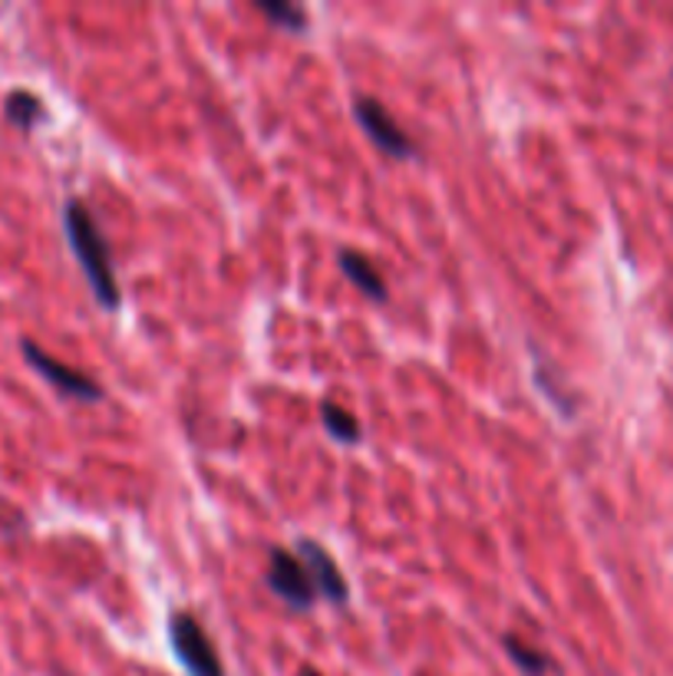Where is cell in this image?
Listing matches in <instances>:
<instances>
[{"label": "cell", "mask_w": 673, "mask_h": 676, "mask_svg": "<svg viewBox=\"0 0 673 676\" xmlns=\"http://www.w3.org/2000/svg\"><path fill=\"white\" fill-rule=\"evenodd\" d=\"M63 228H66V238H70V251L76 255L96 301L109 311L119 308L122 294H119V285H116V275H113V258H109V245L103 238V232L96 228L93 215L86 212L83 202H66V212H63Z\"/></svg>", "instance_id": "6da1fadb"}, {"label": "cell", "mask_w": 673, "mask_h": 676, "mask_svg": "<svg viewBox=\"0 0 673 676\" xmlns=\"http://www.w3.org/2000/svg\"><path fill=\"white\" fill-rule=\"evenodd\" d=\"M169 637H172V651H175L179 664L185 667V674L225 676V667H222V661H218V651H215L212 637L205 634V627H202L192 614H185V611L172 614V621H169Z\"/></svg>", "instance_id": "7a4b0ae2"}, {"label": "cell", "mask_w": 673, "mask_h": 676, "mask_svg": "<svg viewBox=\"0 0 673 676\" xmlns=\"http://www.w3.org/2000/svg\"><path fill=\"white\" fill-rule=\"evenodd\" d=\"M268 588L285 601L291 604L295 611H308L314 601H318V588H314V578L308 571V565L285 551V548H275L271 551V565H268Z\"/></svg>", "instance_id": "3957f363"}, {"label": "cell", "mask_w": 673, "mask_h": 676, "mask_svg": "<svg viewBox=\"0 0 673 676\" xmlns=\"http://www.w3.org/2000/svg\"><path fill=\"white\" fill-rule=\"evenodd\" d=\"M20 350H23L26 363H30L43 379H50L60 393H66V396H73V399H83V403H99V399H103V386H99L96 379H89L86 373H79V369H73V366H66V363H60V360H53V356H50L46 350H40L33 340H23Z\"/></svg>", "instance_id": "277c9868"}, {"label": "cell", "mask_w": 673, "mask_h": 676, "mask_svg": "<svg viewBox=\"0 0 673 676\" xmlns=\"http://www.w3.org/2000/svg\"><path fill=\"white\" fill-rule=\"evenodd\" d=\"M356 122L363 126V132L370 136V142L376 149H383L393 159H409L416 152V146L409 142V136L399 129V122L376 103V99H356Z\"/></svg>", "instance_id": "5b68a950"}, {"label": "cell", "mask_w": 673, "mask_h": 676, "mask_svg": "<svg viewBox=\"0 0 673 676\" xmlns=\"http://www.w3.org/2000/svg\"><path fill=\"white\" fill-rule=\"evenodd\" d=\"M298 558L308 565V571H311V578H314V588H318V594L321 598H328L331 604H346V598H350V591H346V578H343V571L336 568V561L318 545V541H311V538H301L298 541Z\"/></svg>", "instance_id": "8992f818"}, {"label": "cell", "mask_w": 673, "mask_h": 676, "mask_svg": "<svg viewBox=\"0 0 673 676\" xmlns=\"http://www.w3.org/2000/svg\"><path fill=\"white\" fill-rule=\"evenodd\" d=\"M336 265L340 271L346 275V281L370 301H386V281L383 275L370 265V258H363L360 251H350V248H340L336 251Z\"/></svg>", "instance_id": "52a82bcc"}, {"label": "cell", "mask_w": 673, "mask_h": 676, "mask_svg": "<svg viewBox=\"0 0 673 676\" xmlns=\"http://www.w3.org/2000/svg\"><path fill=\"white\" fill-rule=\"evenodd\" d=\"M3 112H7V119L17 126V129H23V132H30L46 112H43V103L33 96V93H26V89H13L10 96H7V103H3Z\"/></svg>", "instance_id": "ba28073f"}, {"label": "cell", "mask_w": 673, "mask_h": 676, "mask_svg": "<svg viewBox=\"0 0 673 676\" xmlns=\"http://www.w3.org/2000/svg\"><path fill=\"white\" fill-rule=\"evenodd\" d=\"M321 419H324V429L334 436L336 442H343V446H356L360 442V436H363V429H360V422L353 419V412H346L340 403H324L321 406Z\"/></svg>", "instance_id": "9c48e42d"}, {"label": "cell", "mask_w": 673, "mask_h": 676, "mask_svg": "<svg viewBox=\"0 0 673 676\" xmlns=\"http://www.w3.org/2000/svg\"><path fill=\"white\" fill-rule=\"evenodd\" d=\"M505 651H509V657L515 661V667L522 670V674L528 676H545L548 670H552V657L545 654V651H538V647H532L528 641H522V637H505Z\"/></svg>", "instance_id": "30bf717a"}, {"label": "cell", "mask_w": 673, "mask_h": 676, "mask_svg": "<svg viewBox=\"0 0 673 676\" xmlns=\"http://www.w3.org/2000/svg\"><path fill=\"white\" fill-rule=\"evenodd\" d=\"M255 7H258L268 20H275L278 26H285V30L301 33V30L308 26V13H305V7H298V3H285V0H255Z\"/></svg>", "instance_id": "8fae6325"}, {"label": "cell", "mask_w": 673, "mask_h": 676, "mask_svg": "<svg viewBox=\"0 0 673 676\" xmlns=\"http://www.w3.org/2000/svg\"><path fill=\"white\" fill-rule=\"evenodd\" d=\"M301 676H321L318 670H301Z\"/></svg>", "instance_id": "7c38bea8"}]
</instances>
